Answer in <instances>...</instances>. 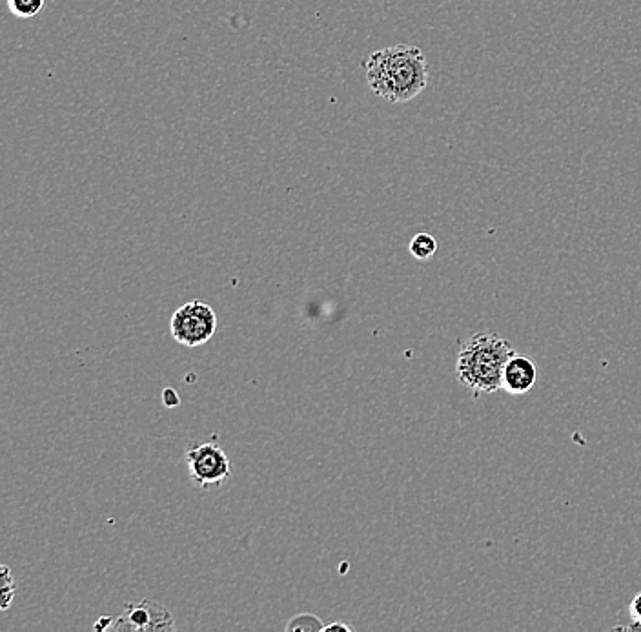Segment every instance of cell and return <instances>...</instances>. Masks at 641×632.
<instances>
[{
    "mask_svg": "<svg viewBox=\"0 0 641 632\" xmlns=\"http://www.w3.org/2000/svg\"><path fill=\"white\" fill-rule=\"evenodd\" d=\"M363 66L370 90L392 104L412 101L428 86V62L418 46L397 44L374 51Z\"/></svg>",
    "mask_w": 641,
    "mask_h": 632,
    "instance_id": "obj_1",
    "label": "cell"
},
{
    "mask_svg": "<svg viewBox=\"0 0 641 632\" xmlns=\"http://www.w3.org/2000/svg\"><path fill=\"white\" fill-rule=\"evenodd\" d=\"M514 356L509 341L492 334L479 332L461 343L456 372L465 387L478 394H492L503 388V372Z\"/></svg>",
    "mask_w": 641,
    "mask_h": 632,
    "instance_id": "obj_2",
    "label": "cell"
},
{
    "mask_svg": "<svg viewBox=\"0 0 641 632\" xmlns=\"http://www.w3.org/2000/svg\"><path fill=\"white\" fill-rule=\"evenodd\" d=\"M170 330L179 345L201 347L214 337L217 330L214 308L203 301L186 303L173 312Z\"/></svg>",
    "mask_w": 641,
    "mask_h": 632,
    "instance_id": "obj_3",
    "label": "cell"
},
{
    "mask_svg": "<svg viewBox=\"0 0 641 632\" xmlns=\"http://www.w3.org/2000/svg\"><path fill=\"white\" fill-rule=\"evenodd\" d=\"M186 467L195 485L203 489L221 487L224 481L230 478V472H232L230 458L215 443H201L194 449L188 450Z\"/></svg>",
    "mask_w": 641,
    "mask_h": 632,
    "instance_id": "obj_4",
    "label": "cell"
},
{
    "mask_svg": "<svg viewBox=\"0 0 641 632\" xmlns=\"http://www.w3.org/2000/svg\"><path fill=\"white\" fill-rule=\"evenodd\" d=\"M115 631L172 632L175 631L172 612L157 602L126 603L124 612L113 622Z\"/></svg>",
    "mask_w": 641,
    "mask_h": 632,
    "instance_id": "obj_5",
    "label": "cell"
},
{
    "mask_svg": "<svg viewBox=\"0 0 641 632\" xmlns=\"http://www.w3.org/2000/svg\"><path fill=\"white\" fill-rule=\"evenodd\" d=\"M538 379V368L529 356L514 354L510 357L505 372H503V390L509 394L523 396L529 394L536 385Z\"/></svg>",
    "mask_w": 641,
    "mask_h": 632,
    "instance_id": "obj_6",
    "label": "cell"
},
{
    "mask_svg": "<svg viewBox=\"0 0 641 632\" xmlns=\"http://www.w3.org/2000/svg\"><path fill=\"white\" fill-rule=\"evenodd\" d=\"M408 250H410L412 257H416L419 261H427V259H432V257L436 255V252H438V241H436L434 235H414V239L410 241Z\"/></svg>",
    "mask_w": 641,
    "mask_h": 632,
    "instance_id": "obj_7",
    "label": "cell"
},
{
    "mask_svg": "<svg viewBox=\"0 0 641 632\" xmlns=\"http://www.w3.org/2000/svg\"><path fill=\"white\" fill-rule=\"evenodd\" d=\"M46 0H8L11 15L17 19H33L44 10Z\"/></svg>",
    "mask_w": 641,
    "mask_h": 632,
    "instance_id": "obj_8",
    "label": "cell"
},
{
    "mask_svg": "<svg viewBox=\"0 0 641 632\" xmlns=\"http://www.w3.org/2000/svg\"><path fill=\"white\" fill-rule=\"evenodd\" d=\"M325 629L323 622L314 616V614H297L296 618H292L290 622L286 623V631H316L321 632Z\"/></svg>",
    "mask_w": 641,
    "mask_h": 632,
    "instance_id": "obj_9",
    "label": "cell"
},
{
    "mask_svg": "<svg viewBox=\"0 0 641 632\" xmlns=\"http://www.w3.org/2000/svg\"><path fill=\"white\" fill-rule=\"evenodd\" d=\"M0 572H2V585H0V609L2 611H6V609H10L11 602H13V598H15V591H17V585H15V580L11 578V571L10 567H6V565H2L0 567Z\"/></svg>",
    "mask_w": 641,
    "mask_h": 632,
    "instance_id": "obj_10",
    "label": "cell"
},
{
    "mask_svg": "<svg viewBox=\"0 0 641 632\" xmlns=\"http://www.w3.org/2000/svg\"><path fill=\"white\" fill-rule=\"evenodd\" d=\"M629 614H631V623L625 627H618V631H641V592L634 596V600L629 605Z\"/></svg>",
    "mask_w": 641,
    "mask_h": 632,
    "instance_id": "obj_11",
    "label": "cell"
},
{
    "mask_svg": "<svg viewBox=\"0 0 641 632\" xmlns=\"http://www.w3.org/2000/svg\"><path fill=\"white\" fill-rule=\"evenodd\" d=\"M164 405H166V407H177V405H179V396H177V392L172 390V388H166V390H164Z\"/></svg>",
    "mask_w": 641,
    "mask_h": 632,
    "instance_id": "obj_12",
    "label": "cell"
},
{
    "mask_svg": "<svg viewBox=\"0 0 641 632\" xmlns=\"http://www.w3.org/2000/svg\"><path fill=\"white\" fill-rule=\"evenodd\" d=\"M113 622H115V618H112V616H102L101 620L99 622L95 623V629L97 631H106V629H113Z\"/></svg>",
    "mask_w": 641,
    "mask_h": 632,
    "instance_id": "obj_13",
    "label": "cell"
},
{
    "mask_svg": "<svg viewBox=\"0 0 641 632\" xmlns=\"http://www.w3.org/2000/svg\"><path fill=\"white\" fill-rule=\"evenodd\" d=\"M332 631H346L352 632L354 629L348 627V625H343V623H330V625H325L323 632H332Z\"/></svg>",
    "mask_w": 641,
    "mask_h": 632,
    "instance_id": "obj_14",
    "label": "cell"
}]
</instances>
